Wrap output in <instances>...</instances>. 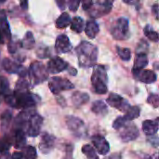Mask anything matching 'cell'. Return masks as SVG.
<instances>
[{
    "label": "cell",
    "mask_w": 159,
    "mask_h": 159,
    "mask_svg": "<svg viewBox=\"0 0 159 159\" xmlns=\"http://www.w3.org/2000/svg\"><path fill=\"white\" fill-rule=\"evenodd\" d=\"M114 1L115 0H96L89 8L90 16L93 18H99L107 15L112 10Z\"/></svg>",
    "instance_id": "8"
},
{
    "label": "cell",
    "mask_w": 159,
    "mask_h": 159,
    "mask_svg": "<svg viewBox=\"0 0 159 159\" xmlns=\"http://www.w3.org/2000/svg\"><path fill=\"white\" fill-rule=\"evenodd\" d=\"M81 1H82V7L84 10H89V8L94 3V0H81Z\"/></svg>",
    "instance_id": "41"
},
{
    "label": "cell",
    "mask_w": 159,
    "mask_h": 159,
    "mask_svg": "<svg viewBox=\"0 0 159 159\" xmlns=\"http://www.w3.org/2000/svg\"><path fill=\"white\" fill-rule=\"evenodd\" d=\"M148 50V43L144 40H142L138 47L136 48V53H146Z\"/></svg>",
    "instance_id": "37"
},
{
    "label": "cell",
    "mask_w": 159,
    "mask_h": 159,
    "mask_svg": "<svg viewBox=\"0 0 159 159\" xmlns=\"http://www.w3.org/2000/svg\"><path fill=\"white\" fill-rule=\"evenodd\" d=\"M158 117L155 120H145L143 122V130L146 136L156 135L158 131Z\"/></svg>",
    "instance_id": "19"
},
{
    "label": "cell",
    "mask_w": 159,
    "mask_h": 159,
    "mask_svg": "<svg viewBox=\"0 0 159 159\" xmlns=\"http://www.w3.org/2000/svg\"><path fill=\"white\" fill-rule=\"evenodd\" d=\"M91 111L98 116H105L108 113V108H107V105L104 102L98 100L92 103Z\"/></svg>",
    "instance_id": "22"
},
{
    "label": "cell",
    "mask_w": 159,
    "mask_h": 159,
    "mask_svg": "<svg viewBox=\"0 0 159 159\" xmlns=\"http://www.w3.org/2000/svg\"><path fill=\"white\" fill-rule=\"evenodd\" d=\"M147 65H148V58L146 53H136L133 69L135 70L144 69V67H146Z\"/></svg>",
    "instance_id": "23"
},
{
    "label": "cell",
    "mask_w": 159,
    "mask_h": 159,
    "mask_svg": "<svg viewBox=\"0 0 159 159\" xmlns=\"http://www.w3.org/2000/svg\"><path fill=\"white\" fill-rule=\"evenodd\" d=\"M107 104H109L111 107H114L116 109H117L120 112H126L130 104L128 102L127 100H125L123 97H121L120 95L116 94V93H111L109 95V97L106 100Z\"/></svg>",
    "instance_id": "12"
},
{
    "label": "cell",
    "mask_w": 159,
    "mask_h": 159,
    "mask_svg": "<svg viewBox=\"0 0 159 159\" xmlns=\"http://www.w3.org/2000/svg\"><path fill=\"white\" fill-rule=\"evenodd\" d=\"M69 64L63 59L56 56L50 59L47 65V71L50 74H59L68 68Z\"/></svg>",
    "instance_id": "14"
},
{
    "label": "cell",
    "mask_w": 159,
    "mask_h": 159,
    "mask_svg": "<svg viewBox=\"0 0 159 159\" xmlns=\"http://www.w3.org/2000/svg\"><path fill=\"white\" fill-rule=\"evenodd\" d=\"M143 33H144L145 36L148 37V39H150L151 41H153V42H158V34H157V32H156L153 29V27H151V25L147 24L144 27V29H143Z\"/></svg>",
    "instance_id": "31"
},
{
    "label": "cell",
    "mask_w": 159,
    "mask_h": 159,
    "mask_svg": "<svg viewBox=\"0 0 159 159\" xmlns=\"http://www.w3.org/2000/svg\"><path fill=\"white\" fill-rule=\"evenodd\" d=\"M117 131L119 138L123 143H129L135 141L139 137V129L136 127V125L131 123V121L127 122Z\"/></svg>",
    "instance_id": "9"
},
{
    "label": "cell",
    "mask_w": 159,
    "mask_h": 159,
    "mask_svg": "<svg viewBox=\"0 0 159 159\" xmlns=\"http://www.w3.org/2000/svg\"><path fill=\"white\" fill-rule=\"evenodd\" d=\"M10 143L17 149H22L26 146V138L23 129H14V132L12 138L10 139Z\"/></svg>",
    "instance_id": "18"
},
{
    "label": "cell",
    "mask_w": 159,
    "mask_h": 159,
    "mask_svg": "<svg viewBox=\"0 0 159 159\" xmlns=\"http://www.w3.org/2000/svg\"><path fill=\"white\" fill-rule=\"evenodd\" d=\"M4 2H6V0H0V3H4Z\"/></svg>",
    "instance_id": "50"
},
{
    "label": "cell",
    "mask_w": 159,
    "mask_h": 159,
    "mask_svg": "<svg viewBox=\"0 0 159 159\" xmlns=\"http://www.w3.org/2000/svg\"><path fill=\"white\" fill-rule=\"evenodd\" d=\"M19 44H20L19 41H13V40H11L8 43V45H7V50H8V52L11 53V54L16 53L17 50L19 49V47H20Z\"/></svg>",
    "instance_id": "38"
},
{
    "label": "cell",
    "mask_w": 159,
    "mask_h": 159,
    "mask_svg": "<svg viewBox=\"0 0 159 159\" xmlns=\"http://www.w3.org/2000/svg\"><path fill=\"white\" fill-rule=\"evenodd\" d=\"M81 0H68V7L71 11H76Z\"/></svg>",
    "instance_id": "40"
},
{
    "label": "cell",
    "mask_w": 159,
    "mask_h": 159,
    "mask_svg": "<svg viewBox=\"0 0 159 159\" xmlns=\"http://www.w3.org/2000/svg\"><path fill=\"white\" fill-rule=\"evenodd\" d=\"M141 109L139 106H129V108L125 112V116H123L128 121H132L140 116Z\"/></svg>",
    "instance_id": "26"
},
{
    "label": "cell",
    "mask_w": 159,
    "mask_h": 159,
    "mask_svg": "<svg viewBox=\"0 0 159 159\" xmlns=\"http://www.w3.org/2000/svg\"><path fill=\"white\" fill-rule=\"evenodd\" d=\"M129 20L124 17L119 18L111 28V34L113 37L116 40L127 39L129 36Z\"/></svg>",
    "instance_id": "6"
},
{
    "label": "cell",
    "mask_w": 159,
    "mask_h": 159,
    "mask_svg": "<svg viewBox=\"0 0 159 159\" xmlns=\"http://www.w3.org/2000/svg\"><path fill=\"white\" fill-rule=\"evenodd\" d=\"M104 159H121V155L120 154H113Z\"/></svg>",
    "instance_id": "48"
},
{
    "label": "cell",
    "mask_w": 159,
    "mask_h": 159,
    "mask_svg": "<svg viewBox=\"0 0 159 159\" xmlns=\"http://www.w3.org/2000/svg\"><path fill=\"white\" fill-rule=\"evenodd\" d=\"M127 122H129L124 116H118L113 123V128L116 129V130H118L119 129H121Z\"/></svg>",
    "instance_id": "36"
},
{
    "label": "cell",
    "mask_w": 159,
    "mask_h": 159,
    "mask_svg": "<svg viewBox=\"0 0 159 159\" xmlns=\"http://www.w3.org/2000/svg\"><path fill=\"white\" fill-rule=\"evenodd\" d=\"M9 91V84L6 77L0 76V95H6Z\"/></svg>",
    "instance_id": "34"
},
{
    "label": "cell",
    "mask_w": 159,
    "mask_h": 159,
    "mask_svg": "<svg viewBox=\"0 0 159 159\" xmlns=\"http://www.w3.org/2000/svg\"><path fill=\"white\" fill-rule=\"evenodd\" d=\"M2 66L4 70L8 74H17L20 77H25L28 75V71L20 64L13 61L7 58L4 59L2 61Z\"/></svg>",
    "instance_id": "11"
},
{
    "label": "cell",
    "mask_w": 159,
    "mask_h": 159,
    "mask_svg": "<svg viewBox=\"0 0 159 159\" xmlns=\"http://www.w3.org/2000/svg\"><path fill=\"white\" fill-rule=\"evenodd\" d=\"M66 70H68V73L71 75H76V74H77V71H76V69H75L74 67H71V66H68V68L66 69Z\"/></svg>",
    "instance_id": "47"
},
{
    "label": "cell",
    "mask_w": 159,
    "mask_h": 159,
    "mask_svg": "<svg viewBox=\"0 0 159 159\" xmlns=\"http://www.w3.org/2000/svg\"><path fill=\"white\" fill-rule=\"evenodd\" d=\"M12 114L10 111H5L2 116H1V124H2V129H7L10 123Z\"/></svg>",
    "instance_id": "33"
},
{
    "label": "cell",
    "mask_w": 159,
    "mask_h": 159,
    "mask_svg": "<svg viewBox=\"0 0 159 159\" xmlns=\"http://www.w3.org/2000/svg\"><path fill=\"white\" fill-rule=\"evenodd\" d=\"M56 137L48 133L44 132L41 136V141L39 143V150L42 154L48 155L51 153L55 147Z\"/></svg>",
    "instance_id": "13"
},
{
    "label": "cell",
    "mask_w": 159,
    "mask_h": 159,
    "mask_svg": "<svg viewBox=\"0 0 159 159\" xmlns=\"http://www.w3.org/2000/svg\"><path fill=\"white\" fill-rule=\"evenodd\" d=\"M79 66L82 68H90L96 64L98 59V48L88 41L81 42L75 48Z\"/></svg>",
    "instance_id": "2"
},
{
    "label": "cell",
    "mask_w": 159,
    "mask_h": 159,
    "mask_svg": "<svg viewBox=\"0 0 159 159\" xmlns=\"http://www.w3.org/2000/svg\"><path fill=\"white\" fill-rule=\"evenodd\" d=\"M56 2H57L58 7H59L61 9H64V8H65L67 0H56Z\"/></svg>",
    "instance_id": "44"
},
{
    "label": "cell",
    "mask_w": 159,
    "mask_h": 159,
    "mask_svg": "<svg viewBox=\"0 0 159 159\" xmlns=\"http://www.w3.org/2000/svg\"><path fill=\"white\" fill-rule=\"evenodd\" d=\"M55 49L58 53H67L72 49L71 42L66 34H60L56 38Z\"/></svg>",
    "instance_id": "17"
},
{
    "label": "cell",
    "mask_w": 159,
    "mask_h": 159,
    "mask_svg": "<svg viewBox=\"0 0 159 159\" xmlns=\"http://www.w3.org/2000/svg\"><path fill=\"white\" fill-rule=\"evenodd\" d=\"M34 44H35V41H34V34H33L32 32L28 31L25 34L22 41L20 42V45L25 49H32L34 48Z\"/></svg>",
    "instance_id": "25"
},
{
    "label": "cell",
    "mask_w": 159,
    "mask_h": 159,
    "mask_svg": "<svg viewBox=\"0 0 159 159\" xmlns=\"http://www.w3.org/2000/svg\"><path fill=\"white\" fill-rule=\"evenodd\" d=\"M91 143L94 146V149L102 156H106L108 155V153L110 152V145L109 143L107 142V140L100 135V134H96L93 135L91 137Z\"/></svg>",
    "instance_id": "16"
},
{
    "label": "cell",
    "mask_w": 159,
    "mask_h": 159,
    "mask_svg": "<svg viewBox=\"0 0 159 159\" xmlns=\"http://www.w3.org/2000/svg\"><path fill=\"white\" fill-rule=\"evenodd\" d=\"M152 10H153V12H154V14H155L157 20H158V4H157V2H156V3L153 5Z\"/></svg>",
    "instance_id": "43"
},
{
    "label": "cell",
    "mask_w": 159,
    "mask_h": 159,
    "mask_svg": "<svg viewBox=\"0 0 159 159\" xmlns=\"http://www.w3.org/2000/svg\"><path fill=\"white\" fill-rule=\"evenodd\" d=\"M65 123H66L68 129L76 138H82L86 136L87 130H86L85 122L79 117H76L74 116H67L65 117Z\"/></svg>",
    "instance_id": "5"
},
{
    "label": "cell",
    "mask_w": 159,
    "mask_h": 159,
    "mask_svg": "<svg viewBox=\"0 0 159 159\" xmlns=\"http://www.w3.org/2000/svg\"><path fill=\"white\" fill-rule=\"evenodd\" d=\"M4 43V38H3V34L0 30V44H3Z\"/></svg>",
    "instance_id": "49"
},
{
    "label": "cell",
    "mask_w": 159,
    "mask_h": 159,
    "mask_svg": "<svg viewBox=\"0 0 159 159\" xmlns=\"http://www.w3.org/2000/svg\"><path fill=\"white\" fill-rule=\"evenodd\" d=\"M85 32H86V34L88 35L89 38H90V39L95 38L96 35L100 32V28H99L98 23L94 20H89L86 23Z\"/></svg>",
    "instance_id": "21"
},
{
    "label": "cell",
    "mask_w": 159,
    "mask_h": 159,
    "mask_svg": "<svg viewBox=\"0 0 159 159\" xmlns=\"http://www.w3.org/2000/svg\"><path fill=\"white\" fill-rule=\"evenodd\" d=\"M116 50H117V54L120 57L121 60L127 61H129L131 58V51L129 48H121V47H116Z\"/></svg>",
    "instance_id": "32"
},
{
    "label": "cell",
    "mask_w": 159,
    "mask_h": 159,
    "mask_svg": "<svg viewBox=\"0 0 159 159\" xmlns=\"http://www.w3.org/2000/svg\"><path fill=\"white\" fill-rule=\"evenodd\" d=\"M5 102L7 105L16 109H29L35 106L40 98L29 91V89H14L8 91L5 96Z\"/></svg>",
    "instance_id": "1"
},
{
    "label": "cell",
    "mask_w": 159,
    "mask_h": 159,
    "mask_svg": "<svg viewBox=\"0 0 159 159\" xmlns=\"http://www.w3.org/2000/svg\"><path fill=\"white\" fill-rule=\"evenodd\" d=\"M132 74L135 79L145 83V84H152L155 83L157 79V74L152 71V70H144V69H141V70H135L132 69Z\"/></svg>",
    "instance_id": "15"
},
{
    "label": "cell",
    "mask_w": 159,
    "mask_h": 159,
    "mask_svg": "<svg viewBox=\"0 0 159 159\" xmlns=\"http://www.w3.org/2000/svg\"><path fill=\"white\" fill-rule=\"evenodd\" d=\"M89 101V96L86 92L75 91L72 95V102L77 108H79V107L83 106L84 104L88 103Z\"/></svg>",
    "instance_id": "20"
},
{
    "label": "cell",
    "mask_w": 159,
    "mask_h": 159,
    "mask_svg": "<svg viewBox=\"0 0 159 159\" xmlns=\"http://www.w3.org/2000/svg\"><path fill=\"white\" fill-rule=\"evenodd\" d=\"M0 30L2 32V34L5 35L6 38L9 39L11 36V33H10V27L7 21V19L5 15L0 17Z\"/></svg>",
    "instance_id": "28"
},
{
    "label": "cell",
    "mask_w": 159,
    "mask_h": 159,
    "mask_svg": "<svg viewBox=\"0 0 159 159\" xmlns=\"http://www.w3.org/2000/svg\"><path fill=\"white\" fill-rule=\"evenodd\" d=\"M28 75L33 86H36L45 82L48 77V72L47 71L46 66L39 61H35L30 64Z\"/></svg>",
    "instance_id": "4"
},
{
    "label": "cell",
    "mask_w": 159,
    "mask_h": 159,
    "mask_svg": "<svg viewBox=\"0 0 159 159\" xmlns=\"http://www.w3.org/2000/svg\"><path fill=\"white\" fill-rule=\"evenodd\" d=\"M21 154H22V159H36V150L33 146H25L24 148L21 149Z\"/></svg>",
    "instance_id": "30"
},
{
    "label": "cell",
    "mask_w": 159,
    "mask_h": 159,
    "mask_svg": "<svg viewBox=\"0 0 159 159\" xmlns=\"http://www.w3.org/2000/svg\"><path fill=\"white\" fill-rule=\"evenodd\" d=\"M71 23V17L67 12H63L61 14V16L56 20L55 25L59 29H64L68 27Z\"/></svg>",
    "instance_id": "24"
},
{
    "label": "cell",
    "mask_w": 159,
    "mask_h": 159,
    "mask_svg": "<svg viewBox=\"0 0 159 159\" xmlns=\"http://www.w3.org/2000/svg\"><path fill=\"white\" fill-rule=\"evenodd\" d=\"M93 67V74L91 75V85L93 90L97 94L103 95L108 91V76L106 68L103 65H94Z\"/></svg>",
    "instance_id": "3"
},
{
    "label": "cell",
    "mask_w": 159,
    "mask_h": 159,
    "mask_svg": "<svg viewBox=\"0 0 159 159\" xmlns=\"http://www.w3.org/2000/svg\"><path fill=\"white\" fill-rule=\"evenodd\" d=\"M74 147L72 144H67L66 148H65V155L62 157V159H74Z\"/></svg>",
    "instance_id": "39"
},
{
    "label": "cell",
    "mask_w": 159,
    "mask_h": 159,
    "mask_svg": "<svg viewBox=\"0 0 159 159\" xmlns=\"http://www.w3.org/2000/svg\"><path fill=\"white\" fill-rule=\"evenodd\" d=\"M81 150L82 153L87 157V159H100L96 153V150L90 144H84Z\"/></svg>",
    "instance_id": "29"
},
{
    "label": "cell",
    "mask_w": 159,
    "mask_h": 159,
    "mask_svg": "<svg viewBox=\"0 0 159 159\" xmlns=\"http://www.w3.org/2000/svg\"><path fill=\"white\" fill-rule=\"evenodd\" d=\"M124 3L128 4V5H131V6H137L140 4L141 0H123Z\"/></svg>",
    "instance_id": "45"
},
{
    "label": "cell",
    "mask_w": 159,
    "mask_h": 159,
    "mask_svg": "<svg viewBox=\"0 0 159 159\" xmlns=\"http://www.w3.org/2000/svg\"><path fill=\"white\" fill-rule=\"evenodd\" d=\"M71 29L75 32V33H81L83 30H84V27H85V23H84V20L82 18L80 17H75L73 20H71Z\"/></svg>",
    "instance_id": "27"
},
{
    "label": "cell",
    "mask_w": 159,
    "mask_h": 159,
    "mask_svg": "<svg viewBox=\"0 0 159 159\" xmlns=\"http://www.w3.org/2000/svg\"><path fill=\"white\" fill-rule=\"evenodd\" d=\"M20 6L22 9H27L28 8V0H20Z\"/></svg>",
    "instance_id": "46"
},
{
    "label": "cell",
    "mask_w": 159,
    "mask_h": 159,
    "mask_svg": "<svg viewBox=\"0 0 159 159\" xmlns=\"http://www.w3.org/2000/svg\"><path fill=\"white\" fill-rule=\"evenodd\" d=\"M147 102L152 105L155 109L158 108L159 106V97L157 94L156 93H152L148 96V99H147Z\"/></svg>",
    "instance_id": "35"
},
{
    "label": "cell",
    "mask_w": 159,
    "mask_h": 159,
    "mask_svg": "<svg viewBox=\"0 0 159 159\" xmlns=\"http://www.w3.org/2000/svg\"><path fill=\"white\" fill-rule=\"evenodd\" d=\"M43 125V117L37 113H34L28 120L26 134L30 137H37L40 134Z\"/></svg>",
    "instance_id": "10"
},
{
    "label": "cell",
    "mask_w": 159,
    "mask_h": 159,
    "mask_svg": "<svg viewBox=\"0 0 159 159\" xmlns=\"http://www.w3.org/2000/svg\"><path fill=\"white\" fill-rule=\"evenodd\" d=\"M148 141L155 147H157L158 146V138H157V134L156 135H153V136H148Z\"/></svg>",
    "instance_id": "42"
},
{
    "label": "cell",
    "mask_w": 159,
    "mask_h": 159,
    "mask_svg": "<svg viewBox=\"0 0 159 159\" xmlns=\"http://www.w3.org/2000/svg\"><path fill=\"white\" fill-rule=\"evenodd\" d=\"M48 88L54 95H58L61 91L73 89L75 86L70 80L66 78L60 77V76H53L48 81Z\"/></svg>",
    "instance_id": "7"
}]
</instances>
